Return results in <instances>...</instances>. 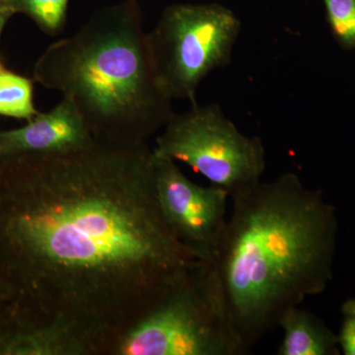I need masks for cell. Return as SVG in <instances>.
Returning a JSON list of instances; mask_svg holds the SVG:
<instances>
[{
  "instance_id": "4",
  "label": "cell",
  "mask_w": 355,
  "mask_h": 355,
  "mask_svg": "<svg viewBox=\"0 0 355 355\" xmlns=\"http://www.w3.org/2000/svg\"><path fill=\"white\" fill-rule=\"evenodd\" d=\"M214 263L202 261L127 329L110 355H244Z\"/></svg>"
},
{
  "instance_id": "1",
  "label": "cell",
  "mask_w": 355,
  "mask_h": 355,
  "mask_svg": "<svg viewBox=\"0 0 355 355\" xmlns=\"http://www.w3.org/2000/svg\"><path fill=\"white\" fill-rule=\"evenodd\" d=\"M202 261L156 197L153 148L96 140L0 162V279L11 299L114 343Z\"/></svg>"
},
{
  "instance_id": "5",
  "label": "cell",
  "mask_w": 355,
  "mask_h": 355,
  "mask_svg": "<svg viewBox=\"0 0 355 355\" xmlns=\"http://www.w3.org/2000/svg\"><path fill=\"white\" fill-rule=\"evenodd\" d=\"M241 22L216 3L174 4L148 33L156 76L172 100L197 104L196 93L212 70L230 62Z\"/></svg>"
},
{
  "instance_id": "10",
  "label": "cell",
  "mask_w": 355,
  "mask_h": 355,
  "mask_svg": "<svg viewBox=\"0 0 355 355\" xmlns=\"http://www.w3.org/2000/svg\"><path fill=\"white\" fill-rule=\"evenodd\" d=\"M284 331L279 355H338V338L323 321L299 306L289 308L280 318Z\"/></svg>"
},
{
  "instance_id": "14",
  "label": "cell",
  "mask_w": 355,
  "mask_h": 355,
  "mask_svg": "<svg viewBox=\"0 0 355 355\" xmlns=\"http://www.w3.org/2000/svg\"><path fill=\"white\" fill-rule=\"evenodd\" d=\"M343 324L338 336L343 354L355 355V299H349L342 307Z\"/></svg>"
},
{
  "instance_id": "11",
  "label": "cell",
  "mask_w": 355,
  "mask_h": 355,
  "mask_svg": "<svg viewBox=\"0 0 355 355\" xmlns=\"http://www.w3.org/2000/svg\"><path fill=\"white\" fill-rule=\"evenodd\" d=\"M38 114L33 80L7 69L0 58V116L29 121Z\"/></svg>"
},
{
  "instance_id": "16",
  "label": "cell",
  "mask_w": 355,
  "mask_h": 355,
  "mask_svg": "<svg viewBox=\"0 0 355 355\" xmlns=\"http://www.w3.org/2000/svg\"><path fill=\"white\" fill-rule=\"evenodd\" d=\"M11 298V292L8 287L4 284L3 280L0 279V303L6 302Z\"/></svg>"
},
{
  "instance_id": "3",
  "label": "cell",
  "mask_w": 355,
  "mask_h": 355,
  "mask_svg": "<svg viewBox=\"0 0 355 355\" xmlns=\"http://www.w3.org/2000/svg\"><path fill=\"white\" fill-rule=\"evenodd\" d=\"M33 76L71 102L105 144H147L174 114L156 76L137 0L105 7L76 34L51 44Z\"/></svg>"
},
{
  "instance_id": "15",
  "label": "cell",
  "mask_w": 355,
  "mask_h": 355,
  "mask_svg": "<svg viewBox=\"0 0 355 355\" xmlns=\"http://www.w3.org/2000/svg\"><path fill=\"white\" fill-rule=\"evenodd\" d=\"M14 14L16 12L12 7L6 3L0 4V37H1L2 31L6 28L7 22L10 20Z\"/></svg>"
},
{
  "instance_id": "6",
  "label": "cell",
  "mask_w": 355,
  "mask_h": 355,
  "mask_svg": "<svg viewBox=\"0 0 355 355\" xmlns=\"http://www.w3.org/2000/svg\"><path fill=\"white\" fill-rule=\"evenodd\" d=\"M155 142L156 153L190 166L230 198L260 183L266 171L260 137L243 135L216 104L173 114Z\"/></svg>"
},
{
  "instance_id": "12",
  "label": "cell",
  "mask_w": 355,
  "mask_h": 355,
  "mask_svg": "<svg viewBox=\"0 0 355 355\" xmlns=\"http://www.w3.org/2000/svg\"><path fill=\"white\" fill-rule=\"evenodd\" d=\"M69 0H7L16 13L34 21L46 34H58L64 27Z\"/></svg>"
},
{
  "instance_id": "17",
  "label": "cell",
  "mask_w": 355,
  "mask_h": 355,
  "mask_svg": "<svg viewBox=\"0 0 355 355\" xmlns=\"http://www.w3.org/2000/svg\"><path fill=\"white\" fill-rule=\"evenodd\" d=\"M7 4V0H0V4Z\"/></svg>"
},
{
  "instance_id": "13",
  "label": "cell",
  "mask_w": 355,
  "mask_h": 355,
  "mask_svg": "<svg viewBox=\"0 0 355 355\" xmlns=\"http://www.w3.org/2000/svg\"><path fill=\"white\" fill-rule=\"evenodd\" d=\"M327 21L338 44L355 49V0H323Z\"/></svg>"
},
{
  "instance_id": "2",
  "label": "cell",
  "mask_w": 355,
  "mask_h": 355,
  "mask_svg": "<svg viewBox=\"0 0 355 355\" xmlns=\"http://www.w3.org/2000/svg\"><path fill=\"white\" fill-rule=\"evenodd\" d=\"M231 198L214 265L232 330L251 352L289 308L328 286L338 219L321 191L291 172Z\"/></svg>"
},
{
  "instance_id": "9",
  "label": "cell",
  "mask_w": 355,
  "mask_h": 355,
  "mask_svg": "<svg viewBox=\"0 0 355 355\" xmlns=\"http://www.w3.org/2000/svg\"><path fill=\"white\" fill-rule=\"evenodd\" d=\"M95 141L76 107L62 98L55 108L39 113L23 127L0 132V161L67 153Z\"/></svg>"
},
{
  "instance_id": "8",
  "label": "cell",
  "mask_w": 355,
  "mask_h": 355,
  "mask_svg": "<svg viewBox=\"0 0 355 355\" xmlns=\"http://www.w3.org/2000/svg\"><path fill=\"white\" fill-rule=\"evenodd\" d=\"M106 349L77 324L12 299L0 304V355H102Z\"/></svg>"
},
{
  "instance_id": "7",
  "label": "cell",
  "mask_w": 355,
  "mask_h": 355,
  "mask_svg": "<svg viewBox=\"0 0 355 355\" xmlns=\"http://www.w3.org/2000/svg\"><path fill=\"white\" fill-rule=\"evenodd\" d=\"M153 168L159 209L173 234L198 260L214 263L227 224V191L193 183L154 149Z\"/></svg>"
}]
</instances>
